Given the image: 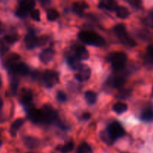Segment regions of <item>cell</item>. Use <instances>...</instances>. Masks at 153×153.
<instances>
[{"label": "cell", "mask_w": 153, "mask_h": 153, "mask_svg": "<svg viewBox=\"0 0 153 153\" xmlns=\"http://www.w3.org/2000/svg\"><path fill=\"white\" fill-rule=\"evenodd\" d=\"M10 93L13 96H15L17 93L18 85H19V79L18 76H10Z\"/></svg>", "instance_id": "cb8c5ba5"}, {"label": "cell", "mask_w": 153, "mask_h": 153, "mask_svg": "<svg viewBox=\"0 0 153 153\" xmlns=\"http://www.w3.org/2000/svg\"><path fill=\"white\" fill-rule=\"evenodd\" d=\"M88 7V4L85 1H81V2H74L73 4V12L76 13L77 15L82 16L84 13V10Z\"/></svg>", "instance_id": "e0dca14e"}, {"label": "cell", "mask_w": 153, "mask_h": 153, "mask_svg": "<svg viewBox=\"0 0 153 153\" xmlns=\"http://www.w3.org/2000/svg\"><path fill=\"white\" fill-rule=\"evenodd\" d=\"M25 44L28 49H33L39 46V39L37 36L32 33H29L25 37Z\"/></svg>", "instance_id": "7c38bea8"}, {"label": "cell", "mask_w": 153, "mask_h": 153, "mask_svg": "<svg viewBox=\"0 0 153 153\" xmlns=\"http://www.w3.org/2000/svg\"><path fill=\"white\" fill-rule=\"evenodd\" d=\"M67 61L70 68L73 70H78L82 65L80 60L78 59L75 55H70L69 57H67Z\"/></svg>", "instance_id": "ac0fdd59"}, {"label": "cell", "mask_w": 153, "mask_h": 153, "mask_svg": "<svg viewBox=\"0 0 153 153\" xmlns=\"http://www.w3.org/2000/svg\"><path fill=\"white\" fill-rule=\"evenodd\" d=\"M30 16L34 21H37V22L40 21V13L38 9L34 8L33 10H31L30 11Z\"/></svg>", "instance_id": "4dcf8cb0"}, {"label": "cell", "mask_w": 153, "mask_h": 153, "mask_svg": "<svg viewBox=\"0 0 153 153\" xmlns=\"http://www.w3.org/2000/svg\"><path fill=\"white\" fill-rule=\"evenodd\" d=\"M126 131L123 126L119 122H112L108 126L107 129L102 131L100 138L107 144H113L117 140L123 137Z\"/></svg>", "instance_id": "6da1fadb"}, {"label": "cell", "mask_w": 153, "mask_h": 153, "mask_svg": "<svg viewBox=\"0 0 153 153\" xmlns=\"http://www.w3.org/2000/svg\"><path fill=\"white\" fill-rule=\"evenodd\" d=\"M74 143L73 141H70L64 145H60L57 147V150L61 153H69L74 149Z\"/></svg>", "instance_id": "484cf974"}, {"label": "cell", "mask_w": 153, "mask_h": 153, "mask_svg": "<svg viewBox=\"0 0 153 153\" xmlns=\"http://www.w3.org/2000/svg\"><path fill=\"white\" fill-rule=\"evenodd\" d=\"M10 76H26L29 73L28 65L23 62L16 61L5 67Z\"/></svg>", "instance_id": "8992f818"}, {"label": "cell", "mask_w": 153, "mask_h": 153, "mask_svg": "<svg viewBox=\"0 0 153 153\" xmlns=\"http://www.w3.org/2000/svg\"><path fill=\"white\" fill-rule=\"evenodd\" d=\"M85 98L87 102L90 105H94L97 102V94L94 91H88L85 94Z\"/></svg>", "instance_id": "d4e9b609"}, {"label": "cell", "mask_w": 153, "mask_h": 153, "mask_svg": "<svg viewBox=\"0 0 153 153\" xmlns=\"http://www.w3.org/2000/svg\"><path fill=\"white\" fill-rule=\"evenodd\" d=\"M75 56L80 61H85L89 58V52L84 46L78 45L74 48Z\"/></svg>", "instance_id": "4fadbf2b"}, {"label": "cell", "mask_w": 153, "mask_h": 153, "mask_svg": "<svg viewBox=\"0 0 153 153\" xmlns=\"http://www.w3.org/2000/svg\"><path fill=\"white\" fill-rule=\"evenodd\" d=\"M108 60L111 62L112 68L115 71H120L123 70L127 62V55L123 52H114L110 53L108 57Z\"/></svg>", "instance_id": "5b68a950"}, {"label": "cell", "mask_w": 153, "mask_h": 153, "mask_svg": "<svg viewBox=\"0 0 153 153\" xmlns=\"http://www.w3.org/2000/svg\"><path fill=\"white\" fill-rule=\"evenodd\" d=\"M43 115V123L52 124L54 123L59 126L62 129H66V126L60 120L59 116L56 111L50 105H44L40 109Z\"/></svg>", "instance_id": "7a4b0ae2"}, {"label": "cell", "mask_w": 153, "mask_h": 153, "mask_svg": "<svg viewBox=\"0 0 153 153\" xmlns=\"http://www.w3.org/2000/svg\"><path fill=\"white\" fill-rule=\"evenodd\" d=\"M9 46L2 38H0V55H4L8 51Z\"/></svg>", "instance_id": "d6a6232c"}, {"label": "cell", "mask_w": 153, "mask_h": 153, "mask_svg": "<svg viewBox=\"0 0 153 153\" xmlns=\"http://www.w3.org/2000/svg\"><path fill=\"white\" fill-rule=\"evenodd\" d=\"M24 143L25 146L29 149H33V148L37 147L40 143V140L36 137H25L24 138Z\"/></svg>", "instance_id": "603a6c76"}, {"label": "cell", "mask_w": 153, "mask_h": 153, "mask_svg": "<svg viewBox=\"0 0 153 153\" xmlns=\"http://www.w3.org/2000/svg\"><path fill=\"white\" fill-rule=\"evenodd\" d=\"M56 99L60 102H65L67 100V96L64 91H58L56 94Z\"/></svg>", "instance_id": "1f68e13d"}, {"label": "cell", "mask_w": 153, "mask_h": 153, "mask_svg": "<svg viewBox=\"0 0 153 153\" xmlns=\"http://www.w3.org/2000/svg\"><path fill=\"white\" fill-rule=\"evenodd\" d=\"M93 150L91 146L88 143L83 142L78 147L76 153H92Z\"/></svg>", "instance_id": "f1b7e54d"}, {"label": "cell", "mask_w": 153, "mask_h": 153, "mask_svg": "<svg viewBox=\"0 0 153 153\" xmlns=\"http://www.w3.org/2000/svg\"><path fill=\"white\" fill-rule=\"evenodd\" d=\"M146 52H147L148 58L153 61V44H150L147 46Z\"/></svg>", "instance_id": "d590c367"}, {"label": "cell", "mask_w": 153, "mask_h": 153, "mask_svg": "<svg viewBox=\"0 0 153 153\" xmlns=\"http://www.w3.org/2000/svg\"><path fill=\"white\" fill-rule=\"evenodd\" d=\"M42 80L46 88H52L59 82V75L54 70H46L42 74Z\"/></svg>", "instance_id": "52a82bcc"}, {"label": "cell", "mask_w": 153, "mask_h": 153, "mask_svg": "<svg viewBox=\"0 0 153 153\" xmlns=\"http://www.w3.org/2000/svg\"><path fill=\"white\" fill-rule=\"evenodd\" d=\"M54 55H55V52H54L53 49H51V48H48V49H44L43 52H41L39 58H40V61L42 63L48 64L53 59Z\"/></svg>", "instance_id": "5bb4252c"}, {"label": "cell", "mask_w": 153, "mask_h": 153, "mask_svg": "<svg viewBox=\"0 0 153 153\" xmlns=\"http://www.w3.org/2000/svg\"><path fill=\"white\" fill-rule=\"evenodd\" d=\"M140 120L144 122H152L153 121V109L146 108L142 111L140 117Z\"/></svg>", "instance_id": "7402d4cb"}, {"label": "cell", "mask_w": 153, "mask_h": 153, "mask_svg": "<svg viewBox=\"0 0 153 153\" xmlns=\"http://www.w3.org/2000/svg\"><path fill=\"white\" fill-rule=\"evenodd\" d=\"M1 144H2V141H1V139H0V146H1Z\"/></svg>", "instance_id": "7bdbcfd3"}, {"label": "cell", "mask_w": 153, "mask_h": 153, "mask_svg": "<svg viewBox=\"0 0 153 153\" xmlns=\"http://www.w3.org/2000/svg\"><path fill=\"white\" fill-rule=\"evenodd\" d=\"M2 106H3V101H2V100L0 98V109L2 108Z\"/></svg>", "instance_id": "60d3db41"}, {"label": "cell", "mask_w": 153, "mask_h": 153, "mask_svg": "<svg viewBox=\"0 0 153 153\" xmlns=\"http://www.w3.org/2000/svg\"><path fill=\"white\" fill-rule=\"evenodd\" d=\"M28 117L32 123L36 124L43 123V115L40 109H37L34 106L26 110Z\"/></svg>", "instance_id": "8fae6325"}, {"label": "cell", "mask_w": 153, "mask_h": 153, "mask_svg": "<svg viewBox=\"0 0 153 153\" xmlns=\"http://www.w3.org/2000/svg\"><path fill=\"white\" fill-rule=\"evenodd\" d=\"M20 58V56H19L18 54L16 53H12L10 55H8L4 60V67H7L9 64H12V63H14L16 61H19V59Z\"/></svg>", "instance_id": "83f0119b"}, {"label": "cell", "mask_w": 153, "mask_h": 153, "mask_svg": "<svg viewBox=\"0 0 153 153\" xmlns=\"http://www.w3.org/2000/svg\"><path fill=\"white\" fill-rule=\"evenodd\" d=\"M125 82L126 79L123 76H116L111 81V86L114 88H117V89H121L125 85Z\"/></svg>", "instance_id": "ffe728a7"}, {"label": "cell", "mask_w": 153, "mask_h": 153, "mask_svg": "<svg viewBox=\"0 0 153 153\" xmlns=\"http://www.w3.org/2000/svg\"><path fill=\"white\" fill-rule=\"evenodd\" d=\"M77 73L75 74V79L79 82H85L91 77V70L88 65L82 64L81 67L77 70Z\"/></svg>", "instance_id": "30bf717a"}, {"label": "cell", "mask_w": 153, "mask_h": 153, "mask_svg": "<svg viewBox=\"0 0 153 153\" xmlns=\"http://www.w3.org/2000/svg\"><path fill=\"white\" fill-rule=\"evenodd\" d=\"M79 38L82 40L83 43L90 46H103L105 45L106 41L104 37H102L97 33L94 31H89V30H83L79 33Z\"/></svg>", "instance_id": "3957f363"}, {"label": "cell", "mask_w": 153, "mask_h": 153, "mask_svg": "<svg viewBox=\"0 0 153 153\" xmlns=\"http://www.w3.org/2000/svg\"><path fill=\"white\" fill-rule=\"evenodd\" d=\"M4 117H2V114H1V113H0V123H2L4 122Z\"/></svg>", "instance_id": "ab89813d"}, {"label": "cell", "mask_w": 153, "mask_h": 153, "mask_svg": "<svg viewBox=\"0 0 153 153\" xmlns=\"http://www.w3.org/2000/svg\"><path fill=\"white\" fill-rule=\"evenodd\" d=\"M151 95H152V97H153V87H152V94H151Z\"/></svg>", "instance_id": "ee69618b"}, {"label": "cell", "mask_w": 153, "mask_h": 153, "mask_svg": "<svg viewBox=\"0 0 153 153\" xmlns=\"http://www.w3.org/2000/svg\"><path fill=\"white\" fill-rule=\"evenodd\" d=\"M2 39L7 45H11L18 41V40H19V36H18L17 34L12 33V34H8L4 35Z\"/></svg>", "instance_id": "4316f807"}, {"label": "cell", "mask_w": 153, "mask_h": 153, "mask_svg": "<svg viewBox=\"0 0 153 153\" xmlns=\"http://www.w3.org/2000/svg\"><path fill=\"white\" fill-rule=\"evenodd\" d=\"M24 124V120L22 118H19V119H16V120L13 121V123L11 124L10 127V134L13 137H16V134H17V131L21 127L23 126Z\"/></svg>", "instance_id": "2e32d148"}, {"label": "cell", "mask_w": 153, "mask_h": 153, "mask_svg": "<svg viewBox=\"0 0 153 153\" xmlns=\"http://www.w3.org/2000/svg\"><path fill=\"white\" fill-rule=\"evenodd\" d=\"M19 100L21 104L24 106L25 110H28L30 108L33 107V94L31 90L25 89V88L22 89L19 93Z\"/></svg>", "instance_id": "9c48e42d"}, {"label": "cell", "mask_w": 153, "mask_h": 153, "mask_svg": "<svg viewBox=\"0 0 153 153\" xmlns=\"http://www.w3.org/2000/svg\"><path fill=\"white\" fill-rule=\"evenodd\" d=\"M35 1L31 0H24L20 1L18 8L16 10V15L19 18H25L27 16L28 12L34 8Z\"/></svg>", "instance_id": "ba28073f"}, {"label": "cell", "mask_w": 153, "mask_h": 153, "mask_svg": "<svg viewBox=\"0 0 153 153\" xmlns=\"http://www.w3.org/2000/svg\"><path fill=\"white\" fill-rule=\"evenodd\" d=\"M1 85H2V80H1V76L0 75V88H1Z\"/></svg>", "instance_id": "b9f144b4"}, {"label": "cell", "mask_w": 153, "mask_h": 153, "mask_svg": "<svg viewBox=\"0 0 153 153\" xmlns=\"http://www.w3.org/2000/svg\"><path fill=\"white\" fill-rule=\"evenodd\" d=\"M127 2L129 4H131V6L132 7L135 9H140L141 7L142 2L140 1H136V0H129V1H127Z\"/></svg>", "instance_id": "e575fe53"}, {"label": "cell", "mask_w": 153, "mask_h": 153, "mask_svg": "<svg viewBox=\"0 0 153 153\" xmlns=\"http://www.w3.org/2000/svg\"><path fill=\"white\" fill-rule=\"evenodd\" d=\"M113 31L116 34L121 43L128 48H133L137 45L135 40L129 36L126 28L123 24H117L113 28Z\"/></svg>", "instance_id": "277c9868"}, {"label": "cell", "mask_w": 153, "mask_h": 153, "mask_svg": "<svg viewBox=\"0 0 153 153\" xmlns=\"http://www.w3.org/2000/svg\"><path fill=\"white\" fill-rule=\"evenodd\" d=\"M112 109L117 114H121L124 113L128 110V105H127L126 103L123 102H117L114 105Z\"/></svg>", "instance_id": "d6986e66"}, {"label": "cell", "mask_w": 153, "mask_h": 153, "mask_svg": "<svg viewBox=\"0 0 153 153\" xmlns=\"http://www.w3.org/2000/svg\"><path fill=\"white\" fill-rule=\"evenodd\" d=\"M91 117V114L89 112H85L82 115V120H88Z\"/></svg>", "instance_id": "8d00e7d4"}, {"label": "cell", "mask_w": 153, "mask_h": 153, "mask_svg": "<svg viewBox=\"0 0 153 153\" xmlns=\"http://www.w3.org/2000/svg\"><path fill=\"white\" fill-rule=\"evenodd\" d=\"M130 94H131V92H130L129 90L121 89V91H120V94L117 95V97L120 99H126L129 97Z\"/></svg>", "instance_id": "836d02e7"}, {"label": "cell", "mask_w": 153, "mask_h": 153, "mask_svg": "<svg viewBox=\"0 0 153 153\" xmlns=\"http://www.w3.org/2000/svg\"><path fill=\"white\" fill-rule=\"evenodd\" d=\"M99 7L103 10H108L110 11H116L117 8L118 7L117 3L115 1L112 0H105V1H102L99 3Z\"/></svg>", "instance_id": "9a60e30c"}, {"label": "cell", "mask_w": 153, "mask_h": 153, "mask_svg": "<svg viewBox=\"0 0 153 153\" xmlns=\"http://www.w3.org/2000/svg\"><path fill=\"white\" fill-rule=\"evenodd\" d=\"M117 16L120 19H126L130 15V11L125 6H118L116 10Z\"/></svg>", "instance_id": "44dd1931"}, {"label": "cell", "mask_w": 153, "mask_h": 153, "mask_svg": "<svg viewBox=\"0 0 153 153\" xmlns=\"http://www.w3.org/2000/svg\"><path fill=\"white\" fill-rule=\"evenodd\" d=\"M148 20H149V23L153 26V10L149 13V16H148Z\"/></svg>", "instance_id": "74e56055"}, {"label": "cell", "mask_w": 153, "mask_h": 153, "mask_svg": "<svg viewBox=\"0 0 153 153\" xmlns=\"http://www.w3.org/2000/svg\"><path fill=\"white\" fill-rule=\"evenodd\" d=\"M3 31H4V26H3L2 24L0 23V34H1Z\"/></svg>", "instance_id": "f35d334b"}, {"label": "cell", "mask_w": 153, "mask_h": 153, "mask_svg": "<svg viewBox=\"0 0 153 153\" xmlns=\"http://www.w3.org/2000/svg\"><path fill=\"white\" fill-rule=\"evenodd\" d=\"M58 16H59V13L55 9L49 8L46 11V17L48 20L55 21L58 19Z\"/></svg>", "instance_id": "f546056e"}]
</instances>
